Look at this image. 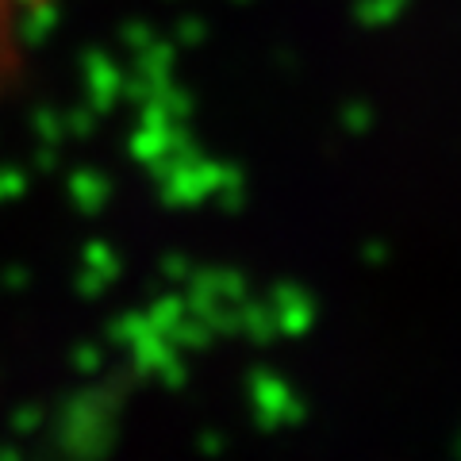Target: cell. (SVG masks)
<instances>
[{
    "label": "cell",
    "instance_id": "obj_1",
    "mask_svg": "<svg viewBox=\"0 0 461 461\" xmlns=\"http://www.w3.org/2000/svg\"><path fill=\"white\" fill-rule=\"evenodd\" d=\"M39 5H47V0H0V74H5V62L20 39L23 20L32 16Z\"/></svg>",
    "mask_w": 461,
    "mask_h": 461
}]
</instances>
